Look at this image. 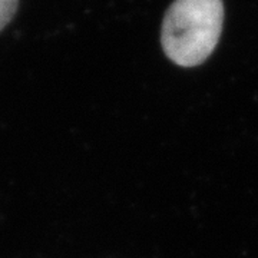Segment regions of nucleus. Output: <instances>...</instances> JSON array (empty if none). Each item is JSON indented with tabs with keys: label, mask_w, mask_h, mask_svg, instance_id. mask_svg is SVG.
I'll return each mask as SVG.
<instances>
[{
	"label": "nucleus",
	"mask_w": 258,
	"mask_h": 258,
	"mask_svg": "<svg viewBox=\"0 0 258 258\" xmlns=\"http://www.w3.org/2000/svg\"><path fill=\"white\" fill-rule=\"evenodd\" d=\"M224 23L221 0H175L166 10L161 43L182 68L204 63L217 46Z\"/></svg>",
	"instance_id": "f257e3e1"
},
{
	"label": "nucleus",
	"mask_w": 258,
	"mask_h": 258,
	"mask_svg": "<svg viewBox=\"0 0 258 258\" xmlns=\"http://www.w3.org/2000/svg\"><path fill=\"white\" fill-rule=\"evenodd\" d=\"M19 8V0H0V30L8 26L15 18Z\"/></svg>",
	"instance_id": "f03ea898"
}]
</instances>
